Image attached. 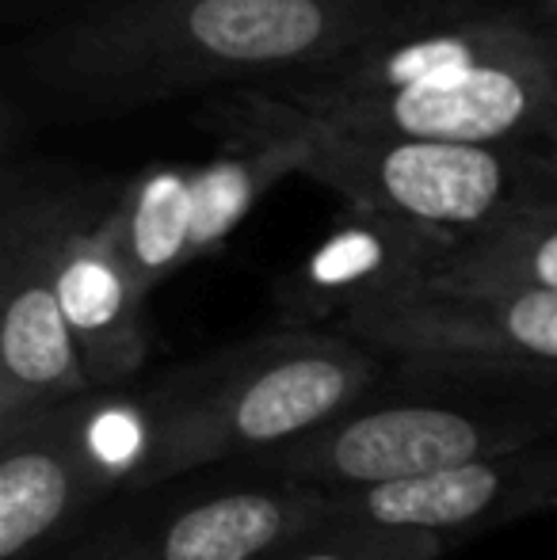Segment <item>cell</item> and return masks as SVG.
<instances>
[{
  "label": "cell",
  "instance_id": "6da1fadb",
  "mask_svg": "<svg viewBox=\"0 0 557 560\" xmlns=\"http://www.w3.org/2000/svg\"><path fill=\"white\" fill-rule=\"evenodd\" d=\"M405 0H104L8 50L31 112L130 115L187 92L271 89L328 66Z\"/></svg>",
  "mask_w": 557,
  "mask_h": 560
},
{
  "label": "cell",
  "instance_id": "7a4b0ae2",
  "mask_svg": "<svg viewBox=\"0 0 557 560\" xmlns=\"http://www.w3.org/2000/svg\"><path fill=\"white\" fill-rule=\"evenodd\" d=\"M557 443V366L386 359L379 385L317 435L248 462L253 477L344 488Z\"/></svg>",
  "mask_w": 557,
  "mask_h": 560
},
{
  "label": "cell",
  "instance_id": "3957f363",
  "mask_svg": "<svg viewBox=\"0 0 557 560\" xmlns=\"http://www.w3.org/2000/svg\"><path fill=\"white\" fill-rule=\"evenodd\" d=\"M382 370L379 351L325 328H282L176 370L149 389L153 446L130 492L302 443L348 416Z\"/></svg>",
  "mask_w": 557,
  "mask_h": 560
},
{
  "label": "cell",
  "instance_id": "277c9868",
  "mask_svg": "<svg viewBox=\"0 0 557 560\" xmlns=\"http://www.w3.org/2000/svg\"><path fill=\"white\" fill-rule=\"evenodd\" d=\"M195 122L222 141V153L146 164L123 184L107 214V229L146 298L195 259L214 256L279 179L305 172L302 133L268 92H225Z\"/></svg>",
  "mask_w": 557,
  "mask_h": 560
},
{
  "label": "cell",
  "instance_id": "5b68a950",
  "mask_svg": "<svg viewBox=\"0 0 557 560\" xmlns=\"http://www.w3.org/2000/svg\"><path fill=\"white\" fill-rule=\"evenodd\" d=\"M123 184L50 161L8 164L0 179V428L92 393L58 298L69 236L104 214Z\"/></svg>",
  "mask_w": 557,
  "mask_h": 560
},
{
  "label": "cell",
  "instance_id": "8992f818",
  "mask_svg": "<svg viewBox=\"0 0 557 560\" xmlns=\"http://www.w3.org/2000/svg\"><path fill=\"white\" fill-rule=\"evenodd\" d=\"M282 107L305 141L302 176L325 184L356 210L394 214L462 241L512 210L535 207L515 149L336 130L298 107Z\"/></svg>",
  "mask_w": 557,
  "mask_h": 560
},
{
  "label": "cell",
  "instance_id": "52a82bcc",
  "mask_svg": "<svg viewBox=\"0 0 557 560\" xmlns=\"http://www.w3.org/2000/svg\"><path fill=\"white\" fill-rule=\"evenodd\" d=\"M557 23L489 0H405L386 27L328 66L260 89L298 112H325L351 100L386 96L459 77L492 61L543 50Z\"/></svg>",
  "mask_w": 557,
  "mask_h": 560
},
{
  "label": "cell",
  "instance_id": "ba28073f",
  "mask_svg": "<svg viewBox=\"0 0 557 560\" xmlns=\"http://www.w3.org/2000/svg\"><path fill=\"white\" fill-rule=\"evenodd\" d=\"M336 332L382 359L557 366V294L520 287H436L351 313Z\"/></svg>",
  "mask_w": 557,
  "mask_h": 560
},
{
  "label": "cell",
  "instance_id": "9c48e42d",
  "mask_svg": "<svg viewBox=\"0 0 557 560\" xmlns=\"http://www.w3.org/2000/svg\"><path fill=\"white\" fill-rule=\"evenodd\" d=\"M459 236L379 210L348 207L344 218L290 267L276 287L287 328H336L371 305L431 282Z\"/></svg>",
  "mask_w": 557,
  "mask_h": 560
},
{
  "label": "cell",
  "instance_id": "30bf717a",
  "mask_svg": "<svg viewBox=\"0 0 557 560\" xmlns=\"http://www.w3.org/2000/svg\"><path fill=\"white\" fill-rule=\"evenodd\" d=\"M328 495L333 518L439 534L451 546L469 534L546 511L557 495V443Z\"/></svg>",
  "mask_w": 557,
  "mask_h": 560
},
{
  "label": "cell",
  "instance_id": "8fae6325",
  "mask_svg": "<svg viewBox=\"0 0 557 560\" xmlns=\"http://www.w3.org/2000/svg\"><path fill=\"white\" fill-rule=\"evenodd\" d=\"M107 495L84 446L81 397L0 428V560H31Z\"/></svg>",
  "mask_w": 557,
  "mask_h": 560
},
{
  "label": "cell",
  "instance_id": "7c38bea8",
  "mask_svg": "<svg viewBox=\"0 0 557 560\" xmlns=\"http://www.w3.org/2000/svg\"><path fill=\"white\" fill-rule=\"evenodd\" d=\"M333 523L325 488L260 480L199 495L100 549L96 560H268Z\"/></svg>",
  "mask_w": 557,
  "mask_h": 560
},
{
  "label": "cell",
  "instance_id": "4fadbf2b",
  "mask_svg": "<svg viewBox=\"0 0 557 560\" xmlns=\"http://www.w3.org/2000/svg\"><path fill=\"white\" fill-rule=\"evenodd\" d=\"M107 214L112 210L77 229L58 264L61 313L92 393L123 389L127 382H135L149 359V298L130 275L119 241L107 229Z\"/></svg>",
  "mask_w": 557,
  "mask_h": 560
},
{
  "label": "cell",
  "instance_id": "5bb4252c",
  "mask_svg": "<svg viewBox=\"0 0 557 560\" xmlns=\"http://www.w3.org/2000/svg\"><path fill=\"white\" fill-rule=\"evenodd\" d=\"M436 287H520L557 294V210H512L462 236L439 267Z\"/></svg>",
  "mask_w": 557,
  "mask_h": 560
},
{
  "label": "cell",
  "instance_id": "9a60e30c",
  "mask_svg": "<svg viewBox=\"0 0 557 560\" xmlns=\"http://www.w3.org/2000/svg\"><path fill=\"white\" fill-rule=\"evenodd\" d=\"M443 553L446 541L439 534L333 518L268 560H439Z\"/></svg>",
  "mask_w": 557,
  "mask_h": 560
},
{
  "label": "cell",
  "instance_id": "2e32d148",
  "mask_svg": "<svg viewBox=\"0 0 557 560\" xmlns=\"http://www.w3.org/2000/svg\"><path fill=\"white\" fill-rule=\"evenodd\" d=\"M523 168H527L531 202L557 210V115L546 118L523 145H515Z\"/></svg>",
  "mask_w": 557,
  "mask_h": 560
},
{
  "label": "cell",
  "instance_id": "e0dca14e",
  "mask_svg": "<svg viewBox=\"0 0 557 560\" xmlns=\"http://www.w3.org/2000/svg\"><path fill=\"white\" fill-rule=\"evenodd\" d=\"M531 12L546 23H557V0H531Z\"/></svg>",
  "mask_w": 557,
  "mask_h": 560
},
{
  "label": "cell",
  "instance_id": "ac0fdd59",
  "mask_svg": "<svg viewBox=\"0 0 557 560\" xmlns=\"http://www.w3.org/2000/svg\"><path fill=\"white\" fill-rule=\"evenodd\" d=\"M546 511H557V495H554V500H550V503H546Z\"/></svg>",
  "mask_w": 557,
  "mask_h": 560
}]
</instances>
